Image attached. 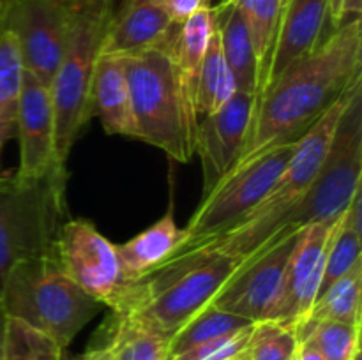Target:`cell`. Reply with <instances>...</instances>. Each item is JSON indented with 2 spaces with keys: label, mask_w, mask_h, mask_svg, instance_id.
Instances as JSON below:
<instances>
[{
  "label": "cell",
  "mask_w": 362,
  "mask_h": 360,
  "mask_svg": "<svg viewBox=\"0 0 362 360\" xmlns=\"http://www.w3.org/2000/svg\"><path fill=\"white\" fill-rule=\"evenodd\" d=\"M299 140L274 145L260 154L251 155L246 161L237 162L207 194L202 196L197 212L184 228L186 240L175 256L212 242L240 224L272 189Z\"/></svg>",
  "instance_id": "obj_9"
},
{
  "label": "cell",
  "mask_w": 362,
  "mask_h": 360,
  "mask_svg": "<svg viewBox=\"0 0 362 360\" xmlns=\"http://www.w3.org/2000/svg\"><path fill=\"white\" fill-rule=\"evenodd\" d=\"M223 6H230V4H235V0H221Z\"/></svg>",
  "instance_id": "obj_41"
},
{
  "label": "cell",
  "mask_w": 362,
  "mask_h": 360,
  "mask_svg": "<svg viewBox=\"0 0 362 360\" xmlns=\"http://www.w3.org/2000/svg\"><path fill=\"white\" fill-rule=\"evenodd\" d=\"M354 87L346 90L303 134L296 150L283 168L281 175L278 176L276 184L269 191L267 196L262 200V203L240 224H237L230 232L223 233L212 242L204 244V246L218 247V249L235 256L243 263L255 251H258L267 242L276 222L281 219V215L290 207H293L304 196L308 187L313 184V180L320 173L329 150H331L339 116H341L343 109H345L346 102L352 95Z\"/></svg>",
  "instance_id": "obj_6"
},
{
  "label": "cell",
  "mask_w": 362,
  "mask_h": 360,
  "mask_svg": "<svg viewBox=\"0 0 362 360\" xmlns=\"http://www.w3.org/2000/svg\"><path fill=\"white\" fill-rule=\"evenodd\" d=\"M179 25L172 21L159 0H124L113 11L103 39L101 55L129 56L163 48L172 41Z\"/></svg>",
  "instance_id": "obj_16"
},
{
  "label": "cell",
  "mask_w": 362,
  "mask_h": 360,
  "mask_svg": "<svg viewBox=\"0 0 362 360\" xmlns=\"http://www.w3.org/2000/svg\"><path fill=\"white\" fill-rule=\"evenodd\" d=\"M362 263L354 270L332 282L318 295L306 320L297 327L320 323V321H341V323H361V295H362ZM296 330V332H297Z\"/></svg>",
  "instance_id": "obj_24"
},
{
  "label": "cell",
  "mask_w": 362,
  "mask_h": 360,
  "mask_svg": "<svg viewBox=\"0 0 362 360\" xmlns=\"http://www.w3.org/2000/svg\"><path fill=\"white\" fill-rule=\"evenodd\" d=\"M175 25H182L194 13L211 7V0H159Z\"/></svg>",
  "instance_id": "obj_32"
},
{
  "label": "cell",
  "mask_w": 362,
  "mask_h": 360,
  "mask_svg": "<svg viewBox=\"0 0 362 360\" xmlns=\"http://www.w3.org/2000/svg\"><path fill=\"white\" fill-rule=\"evenodd\" d=\"M299 355L300 360H327L315 346L306 341H299Z\"/></svg>",
  "instance_id": "obj_35"
},
{
  "label": "cell",
  "mask_w": 362,
  "mask_h": 360,
  "mask_svg": "<svg viewBox=\"0 0 362 360\" xmlns=\"http://www.w3.org/2000/svg\"><path fill=\"white\" fill-rule=\"evenodd\" d=\"M14 136L20 143L18 175L27 179H41L53 173L67 175V168L57 157L55 112L49 87L25 69Z\"/></svg>",
  "instance_id": "obj_14"
},
{
  "label": "cell",
  "mask_w": 362,
  "mask_h": 360,
  "mask_svg": "<svg viewBox=\"0 0 362 360\" xmlns=\"http://www.w3.org/2000/svg\"><path fill=\"white\" fill-rule=\"evenodd\" d=\"M285 4L286 0H235V7L243 16L257 55L258 76H260L258 95L262 94L267 81Z\"/></svg>",
  "instance_id": "obj_23"
},
{
  "label": "cell",
  "mask_w": 362,
  "mask_h": 360,
  "mask_svg": "<svg viewBox=\"0 0 362 360\" xmlns=\"http://www.w3.org/2000/svg\"><path fill=\"white\" fill-rule=\"evenodd\" d=\"M297 236L299 232L278 240L240 263L216 293L211 306L251 323L271 321L281 296L286 265Z\"/></svg>",
  "instance_id": "obj_12"
},
{
  "label": "cell",
  "mask_w": 362,
  "mask_h": 360,
  "mask_svg": "<svg viewBox=\"0 0 362 360\" xmlns=\"http://www.w3.org/2000/svg\"><path fill=\"white\" fill-rule=\"evenodd\" d=\"M112 14L113 0H78L66 52L49 83L55 112L57 157L64 166L81 129L94 116L92 80Z\"/></svg>",
  "instance_id": "obj_8"
},
{
  "label": "cell",
  "mask_w": 362,
  "mask_h": 360,
  "mask_svg": "<svg viewBox=\"0 0 362 360\" xmlns=\"http://www.w3.org/2000/svg\"><path fill=\"white\" fill-rule=\"evenodd\" d=\"M362 80L361 18L329 34L313 53L286 67L258 97L253 129L239 162L303 134Z\"/></svg>",
  "instance_id": "obj_1"
},
{
  "label": "cell",
  "mask_w": 362,
  "mask_h": 360,
  "mask_svg": "<svg viewBox=\"0 0 362 360\" xmlns=\"http://www.w3.org/2000/svg\"><path fill=\"white\" fill-rule=\"evenodd\" d=\"M251 325H253L251 321L235 316V314L226 313V311H221L209 304L200 313L194 314L191 320H187L168 339V356L179 355V353L194 348V346L202 344V342L232 334V332L243 330V328L251 327Z\"/></svg>",
  "instance_id": "obj_27"
},
{
  "label": "cell",
  "mask_w": 362,
  "mask_h": 360,
  "mask_svg": "<svg viewBox=\"0 0 362 360\" xmlns=\"http://www.w3.org/2000/svg\"><path fill=\"white\" fill-rule=\"evenodd\" d=\"M290 360H300V355H299V346H297L296 353H293V355H292V359H290Z\"/></svg>",
  "instance_id": "obj_39"
},
{
  "label": "cell",
  "mask_w": 362,
  "mask_h": 360,
  "mask_svg": "<svg viewBox=\"0 0 362 360\" xmlns=\"http://www.w3.org/2000/svg\"><path fill=\"white\" fill-rule=\"evenodd\" d=\"M258 95L235 92L226 104L198 122L194 154L200 155L204 172V194H207L246 150L257 115Z\"/></svg>",
  "instance_id": "obj_13"
},
{
  "label": "cell",
  "mask_w": 362,
  "mask_h": 360,
  "mask_svg": "<svg viewBox=\"0 0 362 360\" xmlns=\"http://www.w3.org/2000/svg\"><path fill=\"white\" fill-rule=\"evenodd\" d=\"M237 92L235 81L223 56L218 30L212 34L209 48L202 62L200 78L197 88V113L198 119L221 108Z\"/></svg>",
  "instance_id": "obj_26"
},
{
  "label": "cell",
  "mask_w": 362,
  "mask_h": 360,
  "mask_svg": "<svg viewBox=\"0 0 362 360\" xmlns=\"http://www.w3.org/2000/svg\"><path fill=\"white\" fill-rule=\"evenodd\" d=\"M64 352L53 339L30 325L16 318L7 320L2 360H64Z\"/></svg>",
  "instance_id": "obj_29"
},
{
  "label": "cell",
  "mask_w": 362,
  "mask_h": 360,
  "mask_svg": "<svg viewBox=\"0 0 362 360\" xmlns=\"http://www.w3.org/2000/svg\"><path fill=\"white\" fill-rule=\"evenodd\" d=\"M350 360H362V353H361V349H359V352H357L356 355H354L352 359H350Z\"/></svg>",
  "instance_id": "obj_40"
},
{
  "label": "cell",
  "mask_w": 362,
  "mask_h": 360,
  "mask_svg": "<svg viewBox=\"0 0 362 360\" xmlns=\"http://www.w3.org/2000/svg\"><path fill=\"white\" fill-rule=\"evenodd\" d=\"M80 360H117V359L112 353V349H110L105 342H99V344L88 348Z\"/></svg>",
  "instance_id": "obj_34"
},
{
  "label": "cell",
  "mask_w": 362,
  "mask_h": 360,
  "mask_svg": "<svg viewBox=\"0 0 362 360\" xmlns=\"http://www.w3.org/2000/svg\"><path fill=\"white\" fill-rule=\"evenodd\" d=\"M362 81L354 87L352 95L339 116L334 140L320 173L304 196L281 215L272 228L267 242L255 251L260 253L285 236L293 235L311 224L336 221L345 214L362 186ZM251 254V256H253ZM250 256V258H251ZM244 263V261H243Z\"/></svg>",
  "instance_id": "obj_7"
},
{
  "label": "cell",
  "mask_w": 362,
  "mask_h": 360,
  "mask_svg": "<svg viewBox=\"0 0 362 360\" xmlns=\"http://www.w3.org/2000/svg\"><path fill=\"white\" fill-rule=\"evenodd\" d=\"M78 0H7L2 28L14 37L23 69L49 87L67 41Z\"/></svg>",
  "instance_id": "obj_10"
},
{
  "label": "cell",
  "mask_w": 362,
  "mask_h": 360,
  "mask_svg": "<svg viewBox=\"0 0 362 360\" xmlns=\"http://www.w3.org/2000/svg\"><path fill=\"white\" fill-rule=\"evenodd\" d=\"M186 235L173 215V205L159 221L124 244H115L122 275L127 284L141 281L172 260L182 247Z\"/></svg>",
  "instance_id": "obj_18"
},
{
  "label": "cell",
  "mask_w": 362,
  "mask_h": 360,
  "mask_svg": "<svg viewBox=\"0 0 362 360\" xmlns=\"http://www.w3.org/2000/svg\"><path fill=\"white\" fill-rule=\"evenodd\" d=\"M228 360H250V353H247V348L244 349V352H240L239 355L232 356V359H228Z\"/></svg>",
  "instance_id": "obj_37"
},
{
  "label": "cell",
  "mask_w": 362,
  "mask_h": 360,
  "mask_svg": "<svg viewBox=\"0 0 362 360\" xmlns=\"http://www.w3.org/2000/svg\"><path fill=\"white\" fill-rule=\"evenodd\" d=\"M7 0H0V23H2V11H4V6H6ZM0 28H2V25H0Z\"/></svg>",
  "instance_id": "obj_38"
},
{
  "label": "cell",
  "mask_w": 362,
  "mask_h": 360,
  "mask_svg": "<svg viewBox=\"0 0 362 360\" xmlns=\"http://www.w3.org/2000/svg\"><path fill=\"white\" fill-rule=\"evenodd\" d=\"M255 325V323H253ZM251 327L243 328V330L232 332V334L221 335V337L211 339L207 342L194 346V348L186 349L179 355L168 356L166 360H228L232 356L239 355L240 352L247 348V341L251 335Z\"/></svg>",
  "instance_id": "obj_31"
},
{
  "label": "cell",
  "mask_w": 362,
  "mask_h": 360,
  "mask_svg": "<svg viewBox=\"0 0 362 360\" xmlns=\"http://www.w3.org/2000/svg\"><path fill=\"white\" fill-rule=\"evenodd\" d=\"M105 342L117 360H166L168 339L131 313H113L103 325Z\"/></svg>",
  "instance_id": "obj_21"
},
{
  "label": "cell",
  "mask_w": 362,
  "mask_h": 360,
  "mask_svg": "<svg viewBox=\"0 0 362 360\" xmlns=\"http://www.w3.org/2000/svg\"><path fill=\"white\" fill-rule=\"evenodd\" d=\"M362 191L356 194L345 214L336 221L325 254L320 293L362 263ZM318 293V295H320Z\"/></svg>",
  "instance_id": "obj_22"
},
{
  "label": "cell",
  "mask_w": 362,
  "mask_h": 360,
  "mask_svg": "<svg viewBox=\"0 0 362 360\" xmlns=\"http://www.w3.org/2000/svg\"><path fill=\"white\" fill-rule=\"evenodd\" d=\"M299 341L310 342L327 360H350L361 349V323L320 321L296 332Z\"/></svg>",
  "instance_id": "obj_28"
},
{
  "label": "cell",
  "mask_w": 362,
  "mask_h": 360,
  "mask_svg": "<svg viewBox=\"0 0 362 360\" xmlns=\"http://www.w3.org/2000/svg\"><path fill=\"white\" fill-rule=\"evenodd\" d=\"M175 35L163 48L122 56V60L138 140L161 148L175 161L187 162L194 154L197 126L187 115L177 85Z\"/></svg>",
  "instance_id": "obj_5"
},
{
  "label": "cell",
  "mask_w": 362,
  "mask_h": 360,
  "mask_svg": "<svg viewBox=\"0 0 362 360\" xmlns=\"http://www.w3.org/2000/svg\"><path fill=\"white\" fill-rule=\"evenodd\" d=\"M0 300L7 316L46 334L62 349L103 309L71 281L57 254L18 263L7 275Z\"/></svg>",
  "instance_id": "obj_3"
},
{
  "label": "cell",
  "mask_w": 362,
  "mask_h": 360,
  "mask_svg": "<svg viewBox=\"0 0 362 360\" xmlns=\"http://www.w3.org/2000/svg\"><path fill=\"white\" fill-rule=\"evenodd\" d=\"M299 346L296 330L278 321H258L251 328L250 360H290Z\"/></svg>",
  "instance_id": "obj_30"
},
{
  "label": "cell",
  "mask_w": 362,
  "mask_h": 360,
  "mask_svg": "<svg viewBox=\"0 0 362 360\" xmlns=\"http://www.w3.org/2000/svg\"><path fill=\"white\" fill-rule=\"evenodd\" d=\"M90 102L92 112L101 119L106 133L138 140L122 56L99 55L92 80Z\"/></svg>",
  "instance_id": "obj_19"
},
{
  "label": "cell",
  "mask_w": 362,
  "mask_h": 360,
  "mask_svg": "<svg viewBox=\"0 0 362 360\" xmlns=\"http://www.w3.org/2000/svg\"><path fill=\"white\" fill-rule=\"evenodd\" d=\"M361 13H362V0H341V7H339L336 28L343 27V25L349 23V21L359 20Z\"/></svg>",
  "instance_id": "obj_33"
},
{
  "label": "cell",
  "mask_w": 362,
  "mask_h": 360,
  "mask_svg": "<svg viewBox=\"0 0 362 360\" xmlns=\"http://www.w3.org/2000/svg\"><path fill=\"white\" fill-rule=\"evenodd\" d=\"M327 13L329 0H286L264 90L286 67L318 48L329 21Z\"/></svg>",
  "instance_id": "obj_17"
},
{
  "label": "cell",
  "mask_w": 362,
  "mask_h": 360,
  "mask_svg": "<svg viewBox=\"0 0 362 360\" xmlns=\"http://www.w3.org/2000/svg\"><path fill=\"white\" fill-rule=\"evenodd\" d=\"M67 175H0V296L9 272L34 258L55 256L66 221Z\"/></svg>",
  "instance_id": "obj_4"
},
{
  "label": "cell",
  "mask_w": 362,
  "mask_h": 360,
  "mask_svg": "<svg viewBox=\"0 0 362 360\" xmlns=\"http://www.w3.org/2000/svg\"><path fill=\"white\" fill-rule=\"evenodd\" d=\"M7 316L6 309L2 306V300H0V360H2V353H4V339H6V328H7Z\"/></svg>",
  "instance_id": "obj_36"
},
{
  "label": "cell",
  "mask_w": 362,
  "mask_h": 360,
  "mask_svg": "<svg viewBox=\"0 0 362 360\" xmlns=\"http://www.w3.org/2000/svg\"><path fill=\"white\" fill-rule=\"evenodd\" d=\"M55 254L74 284L103 307L117 309L129 284L122 275L115 244L110 242L94 222L87 219L64 222L57 236Z\"/></svg>",
  "instance_id": "obj_11"
},
{
  "label": "cell",
  "mask_w": 362,
  "mask_h": 360,
  "mask_svg": "<svg viewBox=\"0 0 362 360\" xmlns=\"http://www.w3.org/2000/svg\"><path fill=\"white\" fill-rule=\"evenodd\" d=\"M216 30L219 35L223 56L235 81L237 92L258 95V62L250 34L235 4L214 7Z\"/></svg>",
  "instance_id": "obj_20"
},
{
  "label": "cell",
  "mask_w": 362,
  "mask_h": 360,
  "mask_svg": "<svg viewBox=\"0 0 362 360\" xmlns=\"http://www.w3.org/2000/svg\"><path fill=\"white\" fill-rule=\"evenodd\" d=\"M23 64L16 41L0 28V155L4 147L16 134L18 104H20Z\"/></svg>",
  "instance_id": "obj_25"
},
{
  "label": "cell",
  "mask_w": 362,
  "mask_h": 360,
  "mask_svg": "<svg viewBox=\"0 0 362 360\" xmlns=\"http://www.w3.org/2000/svg\"><path fill=\"white\" fill-rule=\"evenodd\" d=\"M336 221L317 222L299 232L286 265L281 296L271 321L288 325L297 330L306 320L320 293L325 254Z\"/></svg>",
  "instance_id": "obj_15"
},
{
  "label": "cell",
  "mask_w": 362,
  "mask_h": 360,
  "mask_svg": "<svg viewBox=\"0 0 362 360\" xmlns=\"http://www.w3.org/2000/svg\"><path fill=\"white\" fill-rule=\"evenodd\" d=\"M240 261L214 246H200L166 261L126 288L113 313H131L170 339L211 304Z\"/></svg>",
  "instance_id": "obj_2"
}]
</instances>
